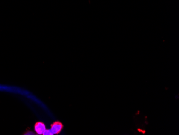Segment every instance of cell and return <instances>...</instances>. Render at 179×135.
<instances>
[{
    "label": "cell",
    "instance_id": "cell-1",
    "mask_svg": "<svg viewBox=\"0 0 179 135\" xmlns=\"http://www.w3.org/2000/svg\"><path fill=\"white\" fill-rule=\"evenodd\" d=\"M63 129V125L60 122H55L51 125L50 130L54 134H58Z\"/></svg>",
    "mask_w": 179,
    "mask_h": 135
},
{
    "label": "cell",
    "instance_id": "cell-2",
    "mask_svg": "<svg viewBox=\"0 0 179 135\" xmlns=\"http://www.w3.org/2000/svg\"><path fill=\"white\" fill-rule=\"evenodd\" d=\"M34 130L38 135H43L46 130V126L44 123L38 122L34 125Z\"/></svg>",
    "mask_w": 179,
    "mask_h": 135
},
{
    "label": "cell",
    "instance_id": "cell-3",
    "mask_svg": "<svg viewBox=\"0 0 179 135\" xmlns=\"http://www.w3.org/2000/svg\"><path fill=\"white\" fill-rule=\"evenodd\" d=\"M43 135H53V134L52 132V131L50 129H48V130H46L45 131V132L43 134Z\"/></svg>",
    "mask_w": 179,
    "mask_h": 135
}]
</instances>
